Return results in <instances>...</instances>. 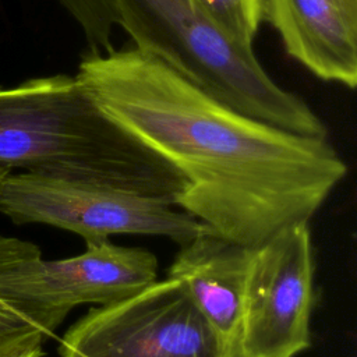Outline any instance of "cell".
<instances>
[{
	"instance_id": "cell-8",
	"label": "cell",
	"mask_w": 357,
	"mask_h": 357,
	"mask_svg": "<svg viewBox=\"0 0 357 357\" xmlns=\"http://www.w3.org/2000/svg\"><path fill=\"white\" fill-rule=\"evenodd\" d=\"M286 53L317 78L357 85V0H264Z\"/></svg>"
},
{
	"instance_id": "cell-11",
	"label": "cell",
	"mask_w": 357,
	"mask_h": 357,
	"mask_svg": "<svg viewBox=\"0 0 357 357\" xmlns=\"http://www.w3.org/2000/svg\"><path fill=\"white\" fill-rule=\"evenodd\" d=\"M81 28L88 52L106 53L113 50V36L117 28L110 0H59Z\"/></svg>"
},
{
	"instance_id": "cell-6",
	"label": "cell",
	"mask_w": 357,
	"mask_h": 357,
	"mask_svg": "<svg viewBox=\"0 0 357 357\" xmlns=\"http://www.w3.org/2000/svg\"><path fill=\"white\" fill-rule=\"evenodd\" d=\"M0 211L17 225L45 223L77 233L85 244L112 234L163 236L184 244L209 229L159 199L31 172L4 177Z\"/></svg>"
},
{
	"instance_id": "cell-4",
	"label": "cell",
	"mask_w": 357,
	"mask_h": 357,
	"mask_svg": "<svg viewBox=\"0 0 357 357\" xmlns=\"http://www.w3.org/2000/svg\"><path fill=\"white\" fill-rule=\"evenodd\" d=\"M158 279L156 257L107 240L88 243L82 254L42 259L31 241L0 236V300L47 337L79 304H109Z\"/></svg>"
},
{
	"instance_id": "cell-9",
	"label": "cell",
	"mask_w": 357,
	"mask_h": 357,
	"mask_svg": "<svg viewBox=\"0 0 357 357\" xmlns=\"http://www.w3.org/2000/svg\"><path fill=\"white\" fill-rule=\"evenodd\" d=\"M251 247L205 229L180 244L167 276L177 279L236 357Z\"/></svg>"
},
{
	"instance_id": "cell-3",
	"label": "cell",
	"mask_w": 357,
	"mask_h": 357,
	"mask_svg": "<svg viewBox=\"0 0 357 357\" xmlns=\"http://www.w3.org/2000/svg\"><path fill=\"white\" fill-rule=\"evenodd\" d=\"M117 26L223 103L300 135L328 138L315 112L264 70L252 49L223 35L191 0H110Z\"/></svg>"
},
{
	"instance_id": "cell-2",
	"label": "cell",
	"mask_w": 357,
	"mask_h": 357,
	"mask_svg": "<svg viewBox=\"0 0 357 357\" xmlns=\"http://www.w3.org/2000/svg\"><path fill=\"white\" fill-rule=\"evenodd\" d=\"M0 167L81 181L176 205L185 180L117 126L77 75L0 86Z\"/></svg>"
},
{
	"instance_id": "cell-13",
	"label": "cell",
	"mask_w": 357,
	"mask_h": 357,
	"mask_svg": "<svg viewBox=\"0 0 357 357\" xmlns=\"http://www.w3.org/2000/svg\"><path fill=\"white\" fill-rule=\"evenodd\" d=\"M45 353H43V349L42 350H35V351H29V353H25L22 356H18V357H42Z\"/></svg>"
},
{
	"instance_id": "cell-10",
	"label": "cell",
	"mask_w": 357,
	"mask_h": 357,
	"mask_svg": "<svg viewBox=\"0 0 357 357\" xmlns=\"http://www.w3.org/2000/svg\"><path fill=\"white\" fill-rule=\"evenodd\" d=\"M230 40L252 49L264 21V0H191Z\"/></svg>"
},
{
	"instance_id": "cell-1",
	"label": "cell",
	"mask_w": 357,
	"mask_h": 357,
	"mask_svg": "<svg viewBox=\"0 0 357 357\" xmlns=\"http://www.w3.org/2000/svg\"><path fill=\"white\" fill-rule=\"evenodd\" d=\"M77 77L106 116L183 176L176 206L247 247L308 223L347 174L328 138L247 116L135 47L88 52Z\"/></svg>"
},
{
	"instance_id": "cell-7",
	"label": "cell",
	"mask_w": 357,
	"mask_h": 357,
	"mask_svg": "<svg viewBox=\"0 0 357 357\" xmlns=\"http://www.w3.org/2000/svg\"><path fill=\"white\" fill-rule=\"evenodd\" d=\"M314 273L308 223L289 226L252 248L236 357H297L310 349Z\"/></svg>"
},
{
	"instance_id": "cell-5",
	"label": "cell",
	"mask_w": 357,
	"mask_h": 357,
	"mask_svg": "<svg viewBox=\"0 0 357 357\" xmlns=\"http://www.w3.org/2000/svg\"><path fill=\"white\" fill-rule=\"evenodd\" d=\"M60 357H234L174 278L91 308L63 335Z\"/></svg>"
},
{
	"instance_id": "cell-12",
	"label": "cell",
	"mask_w": 357,
	"mask_h": 357,
	"mask_svg": "<svg viewBox=\"0 0 357 357\" xmlns=\"http://www.w3.org/2000/svg\"><path fill=\"white\" fill-rule=\"evenodd\" d=\"M46 337L35 324L0 300V357L42 350Z\"/></svg>"
}]
</instances>
